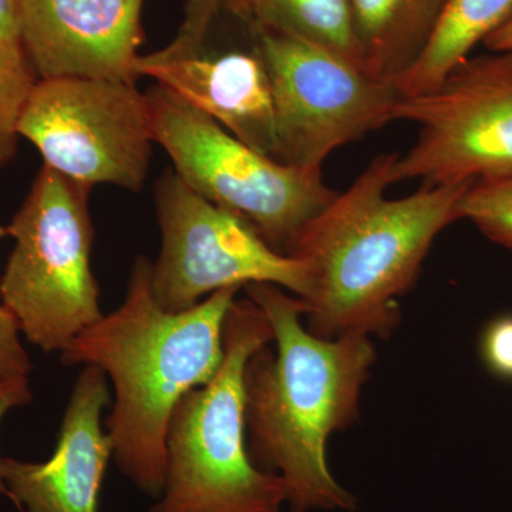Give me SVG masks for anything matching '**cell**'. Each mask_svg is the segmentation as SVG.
Segmentation results:
<instances>
[{"label": "cell", "instance_id": "obj_1", "mask_svg": "<svg viewBox=\"0 0 512 512\" xmlns=\"http://www.w3.org/2000/svg\"><path fill=\"white\" fill-rule=\"evenodd\" d=\"M271 325L275 352L256 350L245 367V433L252 463L288 488L291 512L357 508L355 494L336 480L326 457L335 431L352 426L376 362L372 336L313 335L305 306L271 284L245 286Z\"/></svg>", "mask_w": 512, "mask_h": 512}, {"label": "cell", "instance_id": "obj_2", "mask_svg": "<svg viewBox=\"0 0 512 512\" xmlns=\"http://www.w3.org/2000/svg\"><path fill=\"white\" fill-rule=\"evenodd\" d=\"M396 160L397 154L373 158L309 224L289 255L308 268L303 319L319 338H387L400 322L399 298L416 282L431 245L461 220V200L471 183L424 184L412 195L389 198Z\"/></svg>", "mask_w": 512, "mask_h": 512}, {"label": "cell", "instance_id": "obj_3", "mask_svg": "<svg viewBox=\"0 0 512 512\" xmlns=\"http://www.w3.org/2000/svg\"><path fill=\"white\" fill-rule=\"evenodd\" d=\"M153 262L138 256L126 299L60 353L64 366H96L110 377L106 419L113 460L141 493L160 497L168 424L185 394L210 383L224 360V325L239 288L167 312L151 291Z\"/></svg>", "mask_w": 512, "mask_h": 512}, {"label": "cell", "instance_id": "obj_4", "mask_svg": "<svg viewBox=\"0 0 512 512\" xmlns=\"http://www.w3.org/2000/svg\"><path fill=\"white\" fill-rule=\"evenodd\" d=\"M269 342L265 313L248 296L235 299L220 369L171 416L163 493L148 512H282L288 504L285 481L252 463L245 433V367Z\"/></svg>", "mask_w": 512, "mask_h": 512}, {"label": "cell", "instance_id": "obj_5", "mask_svg": "<svg viewBox=\"0 0 512 512\" xmlns=\"http://www.w3.org/2000/svg\"><path fill=\"white\" fill-rule=\"evenodd\" d=\"M92 190L43 164L8 225L15 248L0 278V301L45 353H62L103 316L92 269Z\"/></svg>", "mask_w": 512, "mask_h": 512}, {"label": "cell", "instance_id": "obj_6", "mask_svg": "<svg viewBox=\"0 0 512 512\" xmlns=\"http://www.w3.org/2000/svg\"><path fill=\"white\" fill-rule=\"evenodd\" d=\"M146 97L154 143L170 156L174 173L202 198L247 222L275 251L291 255L309 224L338 197L322 174L258 153L160 84Z\"/></svg>", "mask_w": 512, "mask_h": 512}, {"label": "cell", "instance_id": "obj_7", "mask_svg": "<svg viewBox=\"0 0 512 512\" xmlns=\"http://www.w3.org/2000/svg\"><path fill=\"white\" fill-rule=\"evenodd\" d=\"M255 30L274 99V160L322 174L333 151L392 123L396 84L305 40Z\"/></svg>", "mask_w": 512, "mask_h": 512}, {"label": "cell", "instance_id": "obj_8", "mask_svg": "<svg viewBox=\"0 0 512 512\" xmlns=\"http://www.w3.org/2000/svg\"><path fill=\"white\" fill-rule=\"evenodd\" d=\"M161 251L151 271L160 308L184 312L225 288L271 284L296 298L309 292L308 268L269 247L247 222L205 200L174 171L156 184Z\"/></svg>", "mask_w": 512, "mask_h": 512}, {"label": "cell", "instance_id": "obj_9", "mask_svg": "<svg viewBox=\"0 0 512 512\" xmlns=\"http://www.w3.org/2000/svg\"><path fill=\"white\" fill-rule=\"evenodd\" d=\"M19 134L66 177L133 192L146 181L156 144L146 93L136 83L92 77L37 80Z\"/></svg>", "mask_w": 512, "mask_h": 512}, {"label": "cell", "instance_id": "obj_10", "mask_svg": "<svg viewBox=\"0 0 512 512\" xmlns=\"http://www.w3.org/2000/svg\"><path fill=\"white\" fill-rule=\"evenodd\" d=\"M494 53V52H493ZM419 127L393 184H463L512 173V53L468 57L430 92L399 97L393 121Z\"/></svg>", "mask_w": 512, "mask_h": 512}, {"label": "cell", "instance_id": "obj_11", "mask_svg": "<svg viewBox=\"0 0 512 512\" xmlns=\"http://www.w3.org/2000/svg\"><path fill=\"white\" fill-rule=\"evenodd\" d=\"M234 12L227 0H185L174 39L138 56V77L157 84L204 111L228 133L272 157L275 111L271 79L256 30L229 36Z\"/></svg>", "mask_w": 512, "mask_h": 512}, {"label": "cell", "instance_id": "obj_12", "mask_svg": "<svg viewBox=\"0 0 512 512\" xmlns=\"http://www.w3.org/2000/svg\"><path fill=\"white\" fill-rule=\"evenodd\" d=\"M20 42L39 79L137 83L146 0H18Z\"/></svg>", "mask_w": 512, "mask_h": 512}, {"label": "cell", "instance_id": "obj_13", "mask_svg": "<svg viewBox=\"0 0 512 512\" xmlns=\"http://www.w3.org/2000/svg\"><path fill=\"white\" fill-rule=\"evenodd\" d=\"M110 404L107 376L84 366L64 412L52 457L30 463L3 457L0 494L19 512H97L104 474L113 458L101 413Z\"/></svg>", "mask_w": 512, "mask_h": 512}, {"label": "cell", "instance_id": "obj_14", "mask_svg": "<svg viewBox=\"0 0 512 512\" xmlns=\"http://www.w3.org/2000/svg\"><path fill=\"white\" fill-rule=\"evenodd\" d=\"M363 69L397 83L429 45L446 0H348Z\"/></svg>", "mask_w": 512, "mask_h": 512}, {"label": "cell", "instance_id": "obj_15", "mask_svg": "<svg viewBox=\"0 0 512 512\" xmlns=\"http://www.w3.org/2000/svg\"><path fill=\"white\" fill-rule=\"evenodd\" d=\"M512 16V0H446L429 45L397 80L400 97L417 96L439 86L471 50Z\"/></svg>", "mask_w": 512, "mask_h": 512}, {"label": "cell", "instance_id": "obj_16", "mask_svg": "<svg viewBox=\"0 0 512 512\" xmlns=\"http://www.w3.org/2000/svg\"><path fill=\"white\" fill-rule=\"evenodd\" d=\"M255 28L323 47L362 67L348 0H227Z\"/></svg>", "mask_w": 512, "mask_h": 512}, {"label": "cell", "instance_id": "obj_17", "mask_svg": "<svg viewBox=\"0 0 512 512\" xmlns=\"http://www.w3.org/2000/svg\"><path fill=\"white\" fill-rule=\"evenodd\" d=\"M37 80L22 45L0 40V168L18 153L20 117Z\"/></svg>", "mask_w": 512, "mask_h": 512}, {"label": "cell", "instance_id": "obj_18", "mask_svg": "<svg viewBox=\"0 0 512 512\" xmlns=\"http://www.w3.org/2000/svg\"><path fill=\"white\" fill-rule=\"evenodd\" d=\"M460 218L512 251V173L473 181L461 200Z\"/></svg>", "mask_w": 512, "mask_h": 512}, {"label": "cell", "instance_id": "obj_19", "mask_svg": "<svg viewBox=\"0 0 512 512\" xmlns=\"http://www.w3.org/2000/svg\"><path fill=\"white\" fill-rule=\"evenodd\" d=\"M480 356L491 375L512 382V315L498 316L485 326Z\"/></svg>", "mask_w": 512, "mask_h": 512}, {"label": "cell", "instance_id": "obj_20", "mask_svg": "<svg viewBox=\"0 0 512 512\" xmlns=\"http://www.w3.org/2000/svg\"><path fill=\"white\" fill-rule=\"evenodd\" d=\"M5 237H9V229L0 224V241ZM19 335L15 316L0 305V379L29 377L32 373V360Z\"/></svg>", "mask_w": 512, "mask_h": 512}, {"label": "cell", "instance_id": "obj_21", "mask_svg": "<svg viewBox=\"0 0 512 512\" xmlns=\"http://www.w3.org/2000/svg\"><path fill=\"white\" fill-rule=\"evenodd\" d=\"M32 400L33 392L29 377L0 379V424L10 410L28 406ZM2 460L3 456L0 454V464H2Z\"/></svg>", "mask_w": 512, "mask_h": 512}, {"label": "cell", "instance_id": "obj_22", "mask_svg": "<svg viewBox=\"0 0 512 512\" xmlns=\"http://www.w3.org/2000/svg\"><path fill=\"white\" fill-rule=\"evenodd\" d=\"M0 40L22 45L18 0H0Z\"/></svg>", "mask_w": 512, "mask_h": 512}, {"label": "cell", "instance_id": "obj_23", "mask_svg": "<svg viewBox=\"0 0 512 512\" xmlns=\"http://www.w3.org/2000/svg\"><path fill=\"white\" fill-rule=\"evenodd\" d=\"M484 45L494 53H512V16L485 39Z\"/></svg>", "mask_w": 512, "mask_h": 512}]
</instances>
